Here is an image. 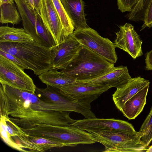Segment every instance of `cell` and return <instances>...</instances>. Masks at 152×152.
Segmentation results:
<instances>
[{
    "instance_id": "obj_1",
    "label": "cell",
    "mask_w": 152,
    "mask_h": 152,
    "mask_svg": "<svg viewBox=\"0 0 152 152\" xmlns=\"http://www.w3.org/2000/svg\"><path fill=\"white\" fill-rule=\"evenodd\" d=\"M0 116L23 130L41 124L66 126L76 120L59 106L42 100L36 94L0 83Z\"/></svg>"
},
{
    "instance_id": "obj_2",
    "label": "cell",
    "mask_w": 152,
    "mask_h": 152,
    "mask_svg": "<svg viewBox=\"0 0 152 152\" xmlns=\"http://www.w3.org/2000/svg\"><path fill=\"white\" fill-rule=\"evenodd\" d=\"M114 67V64L81 45L76 55L61 72L79 81L102 75Z\"/></svg>"
},
{
    "instance_id": "obj_3",
    "label": "cell",
    "mask_w": 152,
    "mask_h": 152,
    "mask_svg": "<svg viewBox=\"0 0 152 152\" xmlns=\"http://www.w3.org/2000/svg\"><path fill=\"white\" fill-rule=\"evenodd\" d=\"M0 50L20 60L37 76L53 69L51 48L32 43L0 42Z\"/></svg>"
},
{
    "instance_id": "obj_4",
    "label": "cell",
    "mask_w": 152,
    "mask_h": 152,
    "mask_svg": "<svg viewBox=\"0 0 152 152\" xmlns=\"http://www.w3.org/2000/svg\"><path fill=\"white\" fill-rule=\"evenodd\" d=\"M24 132L28 134L60 142L65 147L92 144L96 141L91 134L71 124L66 126L41 124Z\"/></svg>"
},
{
    "instance_id": "obj_5",
    "label": "cell",
    "mask_w": 152,
    "mask_h": 152,
    "mask_svg": "<svg viewBox=\"0 0 152 152\" xmlns=\"http://www.w3.org/2000/svg\"><path fill=\"white\" fill-rule=\"evenodd\" d=\"M95 140L105 147L104 152H141L146 151L140 140L141 134L139 132L128 133L112 130L90 131Z\"/></svg>"
},
{
    "instance_id": "obj_6",
    "label": "cell",
    "mask_w": 152,
    "mask_h": 152,
    "mask_svg": "<svg viewBox=\"0 0 152 152\" xmlns=\"http://www.w3.org/2000/svg\"><path fill=\"white\" fill-rule=\"evenodd\" d=\"M46 85L45 88H36V94L43 101L59 106L63 111L79 113L85 118H96L91 110L90 104L99 96H94L77 100L69 96L60 89Z\"/></svg>"
},
{
    "instance_id": "obj_7",
    "label": "cell",
    "mask_w": 152,
    "mask_h": 152,
    "mask_svg": "<svg viewBox=\"0 0 152 152\" xmlns=\"http://www.w3.org/2000/svg\"><path fill=\"white\" fill-rule=\"evenodd\" d=\"M81 45L102 56L110 63L114 64L118 59L114 42L107 38L101 36L90 27L75 30L71 35Z\"/></svg>"
},
{
    "instance_id": "obj_8",
    "label": "cell",
    "mask_w": 152,
    "mask_h": 152,
    "mask_svg": "<svg viewBox=\"0 0 152 152\" xmlns=\"http://www.w3.org/2000/svg\"><path fill=\"white\" fill-rule=\"evenodd\" d=\"M0 82L18 89L35 93L32 79L16 64L0 55Z\"/></svg>"
},
{
    "instance_id": "obj_9",
    "label": "cell",
    "mask_w": 152,
    "mask_h": 152,
    "mask_svg": "<svg viewBox=\"0 0 152 152\" xmlns=\"http://www.w3.org/2000/svg\"><path fill=\"white\" fill-rule=\"evenodd\" d=\"M39 14L56 45L64 41L65 37L58 14L52 0H40Z\"/></svg>"
},
{
    "instance_id": "obj_10",
    "label": "cell",
    "mask_w": 152,
    "mask_h": 152,
    "mask_svg": "<svg viewBox=\"0 0 152 152\" xmlns=\"http://www.w3.org/2000/svg\"><path fill=\"white\" fill-rule=\"evenodd\" d=\"M72 125L87 131L112 130L128 133L136 132L132 125L121 120L112 118H85L76 121Z\"/></svg>"
},
{
    "instance_id": "obj_11",
    "label": "cell",
    "mask_w": 152,
    "mask_h": 152,
    "mask_svg": "<svg viewBox=\"0 0 152 152\" xmlns=\"http://www.w3.org/2000/svg\"><path fill=\"white\" fill-rule=\"evenodd\" d=\"M115 34L116 38L114 43L116 48L126 52L134 59L143 54L142 41L131 24L126 23L120 26V30Z\"/></svg>"
},
{
    "instance_id": "obj_12",
    "label": "cell",
    "mask_w": 152,
    "mask_h": 152,
    "mask_svg": "<svg viewBox=\"0 0 152 152\" xmlns=\"http://www.w3.org/2000/svg\"><path fill=\"white\" fill-rule=\"evenodd\" d=\"M81 45L71 35L62 42L51 48L53 69H62L78 53Z\"/></svg>"
},
{
    "instance_id": "obj_13",
    "label": "cell",
    "mask_w": 152,
    "mask_h": 152,
    "mask_svg": "<svg viewBox=\"0 0 152 152\" xmlns=\"http://www.w3.org/2000/svg\"><path fill=\"white\" fill-rule=\"evenodd\" d=\"M17 142L26 152H44L54 148L65 147L58 141L43 137L29 135L20 129L16 137Z\"/></svg>"
},
{
    "instance_id": "obj_14",
    "label": "cell",
    "mask_w": 152,
    "mask_h": 152,
    "mask_svg": "<svg viewBox=\"0 0 152 152\" xmlns=\"http://www.w3.org/2000/svg\"><path fill=\"white\" fill-rule=\"evenodd\" d=\"M132 78L126 66L114 67L108 72L96 77L76 81L93 85H106L111 88H121L128 83Z\"/></svg>"
},
{
    "instance_id": "obj_15",
    "label": "cell",
    "mask_w": 152,
    "mask_h": 152,
    "mask_svg": "<svg viewBox=\"0 0 152 152\" xmlns=\"http://www.w3.org/2000/svg\"><path fill=\"white\" fill-rule=\"evenodd\" d=\"M110 88L108 85H93L76 81L62 87L61 89L69 96L79 100L94 96H99Z\"/></svg>"
},
{
    "instance_id": "obj_16",
    "label": "cell",
    "mask_w": 152,
    "mask_h": 152,
    "mask_svg": "<svg viewBox=\"0 0 152 152\" xmlns=\"http://www.w3.org/2000/svg\"><path fill=\"white\" fill-rule=\"evenodd\" d=\"M150 83L149 80L138 77L132 78L126 85L117 88L112 95L116 107L121 111L128 100Z\"/></svg>"
},
{
    "instance_id": "obj_17",
    "label": "cell",
    "mask_w": 152,
    "mask_h": 152,
    "mask_svg": "<svg viewBox=\"0 0 152 152\" xmlns=\"http://www.w3.org/2000/svg\"><path fill=\"white\" fill-rule=\"evenodd\" d=\"M75 30L89 27L86 23L83 0H60Z\"/></svg>"
},
{
    "instance_id": "obj_18",
    "label": "cell",
    "mask_w": 152,
    "mask_h": 152,
    "mask_svg": "<svg viewBox=\"0 0 152 152\" xmlns=\"http://www.w3.org/2000/svg\"><path fill=\"white\" fill-rule=\"evenodd\" d=\"M22 21L24 29L36 42L37 37L36 30L37 12L24 0H14Z\"/></svg>"
},
{
    "instance_id": "obj_19",
    "label": "cell",
    "mask_w": 152,
    "mask_h": 152,
    "mask_svg": "<svg viewBox=\"0 0 152 152\" xmlns=\"http://www.w3.org/2000/svg\"><path fill=\"white\" fill-rule=\"evenodd\" d=\"M149 86L147 85L125 103L121 112L129 119H134L142 111L146 103Z\"/></svg>"
},
{
    "instance_id": "obj_20",
    "label": "cell",
    "mask_w": 152,
    "mask_h": 152,
    "mask_svg": "<svg viewBox=\"0 0 152 152\" xmlns=\"http://www.w3.org/2000/svg\"><path fill=\"white\" fill-rule=\"evenodd\" d=\"M1 42L32 43L35 41L24 29L6 26L0 27V42Z\"/></svg>"
},
{
    "instance_id": "obj_21",
    "label": "cell",
    "mask_w": 152,
    "mask_h": 152,
    "mask_svg": "<svg viewBox=\"0 0 152 152\" xmlns=\"http://www.w3.org/2000/svg\"><path fill=\"white\" fill-rule=\"evenodd\" d=\"M53 69L45 72L39 76V78L43 83L54 87L60 89L63 86L75 83L76 80Z\"/></svg>"
},
{
    "instance_id": "obj_22",
    "label": "cell",
    "mask_w": 152,
    "mask_h": 152,
    "mask_svg": "<svg viewBox=\"0 0 152 152\" xmlns=\"http://www.w3.org/2000/svg\"><path fill=\"white\" fill-rule=\"evenodd\" d=\"M0 23L1 24L11 23L13 25L19 24L22 20L14 1L0 4Z\"/></svg>"
},
{
    "instance_id": "obj_23",
    "label": "cell",
    "mask_w": 152,
    "mask_h": 152,
    "mask_svg": "<svg viewBox=\"0 0 152 152\" xmlns=\"http://www.w3.org/2000/svg\"><path fill=\"white\" fill-rule=\"evenodd\" d=\"M59 17L64 36L66 38L73 32L74 27L67 14L60 0H52Z\"/></svg>"
},
{
    "instance_id": "obj_24",
    "label": "cell",
    "mask_w": 152,
    "mask_h": 152,
    "mask_svg": "<svg viewBox=\"0 0 152 152\" xmlns=\"http://www.w3.org/2000/svg\"><path fill=\"white\" fill-rule=\"evenodd\" d=\"M139 132L141 134L142 143L147 147L152 140V107Z\"/></svg>"
},
{
    "instance_id": "obj_25",
    "label": "cell",
    "mask_w": 152,
    "mask_h": 152,
    "mask_svg": "<svg viewBox=\"0 0 152 152\" xmlns=\"http://www.w3.org/2000/svg\"><path fill=\"white\" fill-rule=\"evenodd\" d=\"M4 120V117L0 116V132L1 139L10 147L20 151V149L18 145L14 143L9 137L5 126Z\"/></svg>"
},
{
    "instance_id": "obj_26",
    "label": "cell",
    "mask_w": 152,
    "mask_h": 152,
    "mask_svg": "<svg viewBox=\"0 0 152 152\" xmlns=\"http://www.w3.org/2000/svg\"><path fill=\"white\" fill-rule=\"evenodd\" d=\"M140 0H117L118 9L122 12L132 11Z\"/></svg>"
},
{
    "instance_id": "obj_27",
    "label": "cell",
    "mask_w": 152,
    "mask_h": 152,
    "mask_svg": "<svg viewBox=\"0 0 152 152\" xmlns=\"http://www.w3.org/2000/svg\"><path fill=\"white\" fill-rule=\"evenodd\" d=\"M0 55L12 61L23 70L28 68L19 59L14 55L0 50Z\"/></svg>"
},
{
    "instance_id": "obj_28",
    "label": "cell",
    "mask_w": 152,
    "mask_h": 152,
    "mask_svg": "<svg viewBox=\"0 0 152 152\" xmlns=\"http://www.w3.org/2000/svg\"><path fill=\"white\" fill-rule=\"evenodd\" d=\"M144 23L142 26L141 30L145 27L150 28L152 26V0L148 8L144 20Z\"/></svg>"
},
{
    "instance_id": "obj_29",
    "label": "cell",
    "mask_w": 152,
    "mask_h": 152,
    "mask_svg": "<svg viewBox=\"0 0 152 152\" xmlns=\"http://www.w3.org/2000/svg\"><path fill=\"white\" fill-rule=\"evenodd\" d=\"M145 60L146 69L148 70H152V50L146 53Z\"/></svg>"
},
{
    "instance_id": "obj_30",
    "label": "cell",
    "mask_w": 152,
    "mask_h": 152,
    "mask_svg": "<svg viewBox=\"0 0 152 152\" xmlns=\"http://www.w3.org/2000/svg\"><path fill=\"white\" fill-rule=\"evenodd\" d=\"M40 0H33L34 9L37 12L39 13V7Z\"/></svg>"
},
{
    "instance_id": "obj_31",
    "label": "cell",
    "mask_w": 152,
    "mask_h": 152,
    "mask_svg": "<svg viewBox=\"0 0 152 152\" xmlns=\"http://www.w3.org/2000/svg\"><path fill=\"white\" fill-rule=\"evenodd\" d=\"M24 1L31 8L35 9L33 0H24Z\"/></svg>"
},
{
    "instance_id": "obj_32",
    "label": "cell",
    "mask_w": 152,
    "mask_h": 152,
    "mask_svg": "<svg viewBox=\"0 0 152 152\" xmlns=\"http://www.w3.org/2000/svg\"><path fill=\"white\" fill-rule=\"evenodd\" d=\"M11 1L10 0H0V4L9 3Z\"/></svg>"
},
{
    "instance_id": "obj_33",
    "label": "cell",
    "mask_w": 152,
    "mask_h": 152,
    "mask_svg": "<svg viewBox=\"0 0 152 152\" xmlns=\"http://www.w3.org/2000/svg\"><path fill=\"white\" fill-rule=\"evenodd\" d=\"M146 152H152V144L146 151Z\"/></svg>"
},
{
    "instance_id": "obj_34",
    "label": "cell",
    "mask_w": 152,
    "mask_h": 152,
    "mask_svg": "<svg viewBox=\"0 0 152 152\" xmlns=\"http://www.w3.org/2000/svg\"><path fill=\"white\" fill-rule=\"evenodd\" d=\"M11 2L13 1L14 0H10Z\"/></svg>"
}]
</instances>
